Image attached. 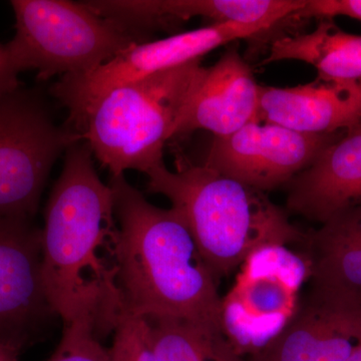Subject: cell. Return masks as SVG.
Wrapping results in <instances>:
<instances>
[{"label":"cell","mask_w":361,"mask_h":361,"mask_svg":"<svg viewBox=\"0 0 361 361\" xmlns=\"http://www.w3.org/2000/svg\"><path fill=\"white\" fill-rule=\"evenodd\" d=\"M310 287L361 304V204L305 234Z\"/></svg>","instance_id":"cell-16"},{"label":"cell","mask_w":361,"mask_h":361,"mask_svg":"<svg viewBox=\"0 0 361 361\" xmlns=\"http://www.w3.org/2000/svg\"><path fill=\"white\" fill-rule=\"evenodd\" d=\"M256 122L307 135L336 134L361 123L360 82H325L292 87L259 85Z\"/></svg>","instance_id":"cell-12"},{"label":"cell","mask_w":361,"mask_h":361,"mask_svg":"<svg viewBox=\"0 0 361 361\" xmlns=\"http://www.w3.org/2000/svg\"><path fill=\"white\" fill-rule=\"evenodd\" d=\"M259 85L251 68L235 47L207 68L203 78L183 111L175 135L197 130L214 137L234 134L256 122Z\"/></svg>","instance_id":"cell-14"},{"label":"cell","mask_w":361,"mask_h":361,"mask_svg":"<svg viewBox=\"0 0 361 361\" xmlns=\"http://www.w3.org/2000/svg\"><path fill=\"white\" fill-rule=\"evenodd\" d=\"M336 16H348L361 21V0H307L295 18H316L331 20Z\"/></svg>","instance_id":"cell-21"},{"label":"cell","mask_w":361,"mask_h":361,"mask_svg":"<svg viewBox=\"0 0 361 361\" xmlns=\"http://www.w3.org/2000/svg\"><path fill=\"white\" fill-rule=\"evenodd\" d=\"M160 361H248L222 329L167 315L142 316Z\"/></svg>","instance_id":"cell-18"},{"label":"cell","mask_w":361,"mask_h":361,"mask_svg":"<svg viewBox=\"0 0 361 361\" xmlns=\"http://www.w3.org/2000/svg\"><path fill=\"white\" fill-rule=\"evenodd\" d=\"M206 70L197 59L116 87L87 109L75 133L111 176L148 175L165 165L164 146Z\"/></svg>","instance_id":"cell-4"},{"label":"cell","mask_w":361,"mask_h":361,"mask_svg":"<svg viewBox=\"0 0 361 361\" xmlns=\"http://www.w3.org/2000/svg\"><path fill=\"white\" fill-rule=\"evenodd\" d=\"M361 346V304L310 287L286 326L248 361H345Z\"/></svg>","instance_id":"cell-11"},{"label":"cell","mask_w":361,"mask_h":361,"mask_svg":"<svg viewBox=\"0 0 361 361\" xmlns=\"http://www.w3.org/2000/svg\"><path fill=\"white\" fill-rule=\"evenodd\" d=\"M80 137L52 122L37 92L0 99V217L33 220L52 166Z\"/></svg>","instance_id":"cell-7"},{"label":"cell","mask_w":361,"mask_h":361,"mask_svg":"<svg viewBox=\"0 0 361 361\" xmlns=\"http://www.w3.org/2000/svg\"><path fill=\"white\" fill-rule=\"evenodd\" d=\"M56 316L42 274V229L33 220L0 217V341L23 350Z\"/></svg>","instance_id":"cell-10"},{"label":"cell","mask_w":361,"mask_h":361,"mask_svg":"<svg viewBox=\"0 0 361 361\" xmlns=\"http://www.w3.org/2000/svg\"><path fill=\"white\" fill-rule=\"evenodd\" d=\"M290 212L314 222L361 204V123L320 152L286 184Z\"/></svg>","instance_id":"cell-13"},{"label":"cell","mask_w":361,"mask_h":361,"mask_svg":"<svg viewBox=\"0 0 361 361\" xmlns=\"http://www.w3.org/2000/svg\"><path fill=\"white\" fill-rule=\"evenodd\" d=\"M345 361H361V346L360 348L356 349L355 353L349 356Z\"/></svg>","instance_id":"cell-24"},{"label":"cell","mask_w":361,"mask_h":361,"mask_svg":"<svg viewBox=\"0 0 361 361\" xmlns=\"http://www.w3.org/2000/svg\"><path fill=\"white\" fill-rule=\"evenodd\" d=\"M307 0H120L116 16L137 30L201 16L213 25H258L269 30L295 18Z\"/></svg>","instance_id":"cell-15"},{"label":"cell","mask_w":361,"mask_h":361,"mask_svg":"<svg viewBox=\"0 0 361 361\" xmlns=\"http://www.w3.org/2000/svg\"><path fill=\"white\" fill-rule=\"evenodd\" d=\"M18 75L6 45L0 44V99L20 89Z\"/></svg>","instance_id":"cell-22"},{"label":"cell","mask_w":361,"mask_h":361,"mask_svg":"<svg viewBox=\"0 0 361 361\" xmlns=\"http://www.w3.org/2000/svg\"><path fill=\"white\" fill-rule=\"evenodd\" d=\"M310 275L305 252L285 244H266L246 258L234 287L221 298V329L240 355L251 360L281 334Z\"/></svg>","instance_id":"cell-6"},{"label":"cell","mask_w":361,"mask_h":361,"mask_svg":"<svg viewBox=\"0 0 361 361\" xmlns=\"http://www.w3.org/2000/svg\"><path fill=\"white\" fill-rule=\"evenodd\" d=\"M336 134L307 135L252 122L234 134L214 137L205 165L247 186L267 192L310 167Z\"/></svg>","instance_id":"cell-9"},{"label":"cell","mask_w":361,"mask_h":361,"mask_svg":"<svg viewBox=\"0 0 361 361\" xmlns=\"http://www.w3.org/2000/svg\"><path fill=\"white\" fill-rule=\"evenodd\" d=\"M84 140L66 151L42 229V274L47 300L63 324L92 323L97 338L120 315L116 286L118 229L113 191L97 175Z\"/></svg>","instance_id":"cell-1"},{"label":"cell","mask_w":361,"mask_h":361,"mask_svg":"<svg viewBox=\"0 0 361 361\" xmlns=\"http://www.w3.org/2000/svg\"><path fill=\"white\" fill-rule=\"evenodd\" d=\"M47 361H111L109 348L97 338L92 323L63 324V336Z\"/></svg>","instance_id":"cell-20"},{"label":"cell","mask_w":361,"mask_h":361,"mask_svg":"<svg viewBox=\"0 0 361 361\" xmlns=\"http://www.w3.org/2000/svg\"><path fill=\"white\" fill-rule=\"evenodd\" d=\"M266 32L258 25L212 23L166 39L137 42L96 70L61 77L51 87V94L70 111L66 126L75 130L87 109L111 90L186 65L222 45Z\"/></svg>","instance_id":"cell-8"},{"label":"cell","mask_w":361,"mask_h":361,"mask_svg":"<svg viewBox=\"0 0 361 361\" xmlns=\"http://www.w3.org/2000/svg\"><path fill=\"white\" fill-rule=\"evenodd\" d=\"M108 184L118 229L120 314L173 316L221 329L217 279L182 217L149 203L125 175Z\"/></svg>","instance_id":"cell-2"},{"label":"cell","mask_w":361,"mask_h":361,"mask_svg":"<svg viewBox=\"0 0 361 361\" xmlns=\"http://www.w3.org/2000/svg\"><path fill=\"white\" fill-rule=\"evenodd\" d=\"M16 35L7 51L18 73L37 71L40 80L96 70L123 49L144 42L130 32L92 11L85 2L13 0Z\"/></svg>","instance_id":"cell-5"},{"label":"cell","mask_w":361,"mask_h":361,"mask_svg":"<svg viewBox=\"0 0 361 361\" xmlns=\"http://www.w3.org/2000/svg\"><path fill=\"white\" fill-rule=\"evenodd\" d=\"M113 336L109 348L111 361H160L142 316L120 314Z\"/></svg>","instance_id":"cell-19"},{"label":"cell","mask_w":361,"mask_h":361,"mask_svg":"<svg viewBox=\"0 0 361 361\" xmlns=\"http://www.w3.org/2000/svg\"><path fill=\"white\" fill-rule=\"evenodd\" d=\"M279 61L310 63L325 82H358L361 35L342 32L331 20H322L313 32L275 39L262 65Z\"/></svg>","instance_id":"cell-17"},{"label":"cell","mask_w":361,"mask_h":361,"mask_svg":"<svg viewBox=\"0 0 361 361\" xmlns=\"http://www.w3.org/2000/svg\"><path fill=\"white\" fill-rule=\"evenodd\" d=\"M20 353L18 346L0 341V361H20Z\"/></svg>","instance_id":"cell-23"},{"label":"cell","mask_w":361,"mask_h":361,"mask_svg":"<svg viewBox=\"0 0 361 361\" xmlns=\"http://www.w3.org/2000/svg\"><path fill=\"white\" fill-rule=\"evenodd\" d=\"M148 192L167 197L194 237L216 279L240 268L259 247L304 243L305 235L289 222L264 192L205 165H165L148 175Z\"/></svg>","instance_id":"cell-3"}]
</instances>
